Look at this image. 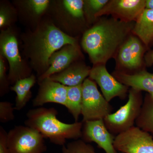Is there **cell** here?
<instances>
[{"label":"cell","instance_id":"6da1fadb","mask_svg":"<svg viewBox=\"0 0 153 153\" xmlns=\"http://www.w3.org/2000/svg\"><path fill=\"white\" fill-rule=\"evenodd\" d=\"M130 29L128 22L104 20L85 32L82 47L93 63L105 64L122 46Z\"/></svg>","mask_w":153,"mask_h":153},{"label":"cell","instance_id":"7a4b0ae2","mask_svg":"<svg viewBox=\"0 0 153 153\" xmlns=\"http://www.w3.org/2000/svg\"><path fill=\"white\" fill-rule=\"evenodd\" d=\"M54 108L38 107L28 111L25 125L38 131L45 139L57 146L66 145L67 140H77L82 135V122L66 123L57 119Z\"/></svg>","mask_w":153,"mask_h":153},{"label":"cell","instance_id":"3957f363","mask_svg":"<svg viewBox=\"0 0 153 153\" xmlns=\"http://www.w3.org/2000/svg\"><path fill=\"white\" fill-rule=\"evenodd\" d=\"M66 45H76V41L54 25H46L35 38L33 47V59L47 71L51 56Z\"/></svg>","mask_w":153,"mask_h":153},{"label":"cell","instance_id":"277c9868","mask_svg":"<svg viewBox=\"0 0 153 153\" xmlns=\"http://www.w3.org/2000/svg\"><path fill=\"white\" fill-rule=\"evenodd\" d=\"M143 99L141 91L131 88L128 91V100L125 104L103 119L109 131L116 136L135 126L140 112Z\"/></svg>","mask_w":153,"mask_h":153},{"label":"cell","instance_id":"5b68a950","mask_svg":"<svg viewBox=\"0 0 153 153\" xmlns=\"http://www.w3.org/2000/svg\"><path fill=\"white\" fill-rule=\"evenodd\" d=\"M113 107L100 93L96 82L87 78L82 84V121L104 119L112 113Z\"/></svg>","mask_w":153,"mask_h":153},{"label":"cell","instance_id":"8992f818","mask_svg":"<svg viewBox=\"0 0 153 153\" xmlns=\"http://www.w3.org/2000/svg\"><path fill=\"white\" fill-rule=\"evenodd\" d=\"M44 139L35 129L15 126L8 132V147L11 153H44L47 149Z\"/></svg>","mask_w":153,"mask_h":153},{"label":"cell","instance_id":"52a82bcc","mask_svg":"<svg viewBox=\"0 0 153 153\" xmlns=\"http://www.w3.org/2000/svg\"><path fill=\"white\" fill-rule=\"evenodd\" d=\"M114 146L122 153H153V137L151 134L134 126L116 136Z\"/></svg>","mask_w":153,"mask_h":153},{"label":"cell","instance_id":"ba28073f","mask_svg":"<svg viewBox=\"0 0 153 153\" xmlns=\"http://www.w3.org/2000/svg\"><path fill=\"white\" fill-rule=\"evenodd\" d=\"M0 44L2 53L7 59L10 65L9 82L11 84H15L19 79L30 76L23 67L16 36L7 31L3 32L1 36Z\"/></svg>","mask_w":153,"mask_h":153},{"label":"cell","instance_id":"9c48e42d","mask_svg":"<svg viewBox=\"0 0 153 153\" xmlns=\"http://www.w3.org/2000/svg\"><path fill=\"white\" fill-rule=\"evenodd\" d=\"M89 78L98 84L102 94L108 102L115 97H126L128 87L119 82L110 74L104 64H99L91 69Z\"/></svg>","mask_w":153,"mask_h":153},{"label":"cell","instance_id":"30bf717a","mask_svg":"<svg viewBox=\"0 0 153 153\" xmlns=\"http://www.w3.org/2000/svg\"><path fill=\"white\" fill-rule=\"evenodd\" d=\"M115 137L108 129L103 119L83 123L81 139L87 143H95L105 153H118L114 146Z\"/></svg>","mask_w":153,"mask_h":153},{"label":"cell","instance_id":"8fae6325","mask_svg":"<svg viewBox=\"0 0 153 153\" xmlns=\"http://www.w3.org/2000/svg\"><path fill=\"white\" fill-rule=\"evenodd\" d=\"M145 9V0H113L109 1L95 16L98 17L111 14L117 16L124 22H136Z\"/></svg>","mask_w":153,"mask_h":153},{"label":"cell","instance_id":"7c38bea8","mask_svg":"<svg viewBox=\"0 0 153 153\" xmlns=\"http://www.w3.org/2000/svg\"><path fill=\"white\" fill-rule=\"evenodd\" d=\"M39 84L40 88L38 94L33 100V106H43L46 103L52 102L66 107L67 86L49 78L44 79Z\"/></svg>","mask_w":153,"mask_h":153},{"label":"cell","instance_id":"4fadbf2b","mask_svg":"<svg viewBox=\"0 0 153 153\" xmlns=\"http://www.w3.org/2000/svg\"><path fill=\"white\" fill-rule=\"evenodd\" d=\"M78 55L79 51L76 45H66L59 51L55 52L49 59L48 69L39 76V83L52 75L68 68Z\"/></svg>","mask_w":153,"mask_h":153},{"label":"cell","instance_id":"5bb4252c","mask_svg":"<svg viewBox=\"0 0 153 153\" xmlns=\"http://www.w3.org/2000/svg\"><path fill=\"white\" fill-rule=\"evenodd\" d=\"M144 51L140 40L135 36H131L120 47L119 60L125 68L137 69L142 63Z\"/></svg>","mask_w":153,"mask_h":153},{"label":"cell","instance_id":"9a60e30c","mask_svg":"<svg viewBox=\"0 0 153 153\" xmlns=\"http://www.w3.org/2000/svg\"><path fill=\"white\" fill-rule=\"evenodd\" d=\"M113 76L128 87L138 91H145L153 97V73L143 70L134 74L117 72Z\"/></svg>","mask_w":153,"mask_h":153},{"label":"cell","instance_id":"2e32d148","mask_svg":"<svg viewBox=\"0 0 153 153\" xmlns=\"http://www.w3.org/2000/svg\"><path fill=\"white\" fill-rule=\"evenodd\" d=\"M90 71L88 67L85 66H71L48 78L66 86H76L82 84L87 76H89Z\"/></svg>","mask_w":153,"mask_h":153},{"label":"cell","instance_id":"e0dca14e","mask_svg":"<svg viewBox=\"0 0 153 153\" xmlns=\"http://www.w3.org/2000/svg\"><path fill=\"white\" fill-rule=\"evenodd\" d=\"M133 32L146 47H153V10L145 9L137 20Z\"/></svg>","mask_w":153,"mask_h":153},{"label":"cell","instance_id":"ac0fdd59","mask_svg":"<svg viewBox=\"0 0 153 153\" xmlns=\"http://www.w3.org/2000/svg\"><path fill=\"white\" fill-rule=\"evenodd\" d=\"M36 82V76L31 75L29 77L19 79L11 87V90L17 94L15 109L20 111L25 107L32 97L31 89Z\"/></svg>","mask_w":153,"mask_h":153},{"label":"cell","instance_id":"d6986e66","mask_svg":"<svg viewBox=\"0 0 153 153\" xmlns=\"http://www.w3.org/2000/svg\"><path fill=\"white\" fill-rule=\"evenodd\" d=\"M135 126L153 135V97L147 94L144 97L140 112Z\"/></svg>","mask_w":153,"mask_h":153},{"label":"cell","instance_id":"ffe728a7","mask_svg":"<svg viewBox=\"0 0 153 153\" xmlns=\"http://www.w3.org/2000/svg\"><path fill=\"white\" fill-rule=\"evenodd\" d=\"M82 100V84L67 86L66 107L74 118L75 122H78L81 115Z\"/></svg>","mask_w":153,"mask_h":153},{"label":"cell","instance_id":"44dd1931","mask_svg":"<svg viewBox=\"0 0 153 153\" xmlns=\"http://www.w3.org/2000/svg\"><path fill=\"white\" fill-rule=\"evenodd\" d=\"M62 153H97L94 147L82 139L74 140L62 146Z\"/></svg>","mask_w":153,"mask_h":153},{"label":"cell","instance_id":"7402d4cb","mask_svg":"<svg viewBox=\"0 0 153 153\" xmlns=\"http://www.w3.org/2000/svg\"><path fill=\"white\" fill-rule=\"evenodd\" d=\"M65 9L73 16L81 18L83 16L84 1L81 0H65L63 1Z\"/></svg>","mask_w":153,"mask_h":153},{"label":"cell","instance_id":"603a6c76","mask_svg":"<svg viewBox=\"0 0 153 153\" xmlns=\"http://www.w3.org/2000/svg\"><path fill=\"white\" fill-rule=\"evenodd\" d=\"M15 106L13 104L7 101L0 102V122L6 123L14 120Z\"/></svg>","mask_w":153,"mask_h":153},{"label":"cell","instance_id":"cb8c5ba5","mask_svg":"<svg viewBox=\"0 0 153 153\" xmlns=\"http://www.w3.org/2000/svg\"><path fill=\"white\" fill-rule=\"evenodd\" d=\"M6 69L4 63L2 56L0 58V87L1 96H2L7 92L9 88V80L6 75Z\"/></svg>","mask_w":153,"mask_h":153},{"label":"cell","instance_id":"d4e9b609","mask_svg":"<svg viewBox=\"0 0 153 153\" xmlns=\"http://www.w3.org/2000/svg\"><path fill=\"white\" fill-rule=\"evenodd\" d=\"M50 1L48 0H31L29 1V5L36 14H42L46 10Z\"/></svg>","mask_w":153,"mask_h":153},{"label":"cell","instance_id":"484cf974","mask_svg":"<svg viewBox=\"0 0 153 153\" xmlns=\"http://www.w3.org/2000/svg\"><path fill=\"white\" fill-rule=\"evenodd\" d=\"M7 134L3 126H0V153H11L7 146Z\"/></svg>","mask_w":153,"mask_h":153},{"label":"cell","instance_id":"4316f807","mask_svg":"<svg viewBox=\"0 0 153 153\" xmlns=\"http://www.w3.org/2000/svg\"><path fill=\"white\" fill-rule=\"evenodd\" d=\"M108 1L107 0H90L86 2L90 9L97 13L104 7Z\"/></svg>","mask_w":153,"mask_h":153},{"label":"cell","instance_id":"83f0119b","mask_svg":"<svg viewBox=\"0 0 153 153\" xmlns=\"http://www.w3.org/2000/svg\"><path fill=\"white\" fill-rule=\"evenodd\" d=\"M7 21V17L3 11H1L0 14V27H2L6 25Z\"/></svg>","mask_w":153,"mask_h":153},{"label":"cell","instance_id":"f1b7e54d","mask_svg":"<svg viewBox=\"0 0 153 153\" xmlns=\"http://www.w3.org/2000/svg\"><path fill=\"white\" fill-rule=\"evenodd\" d=\"M147 64L148 66H152L153 64V50L148 53L146 58Z\"/></svg>","mask_w":153,"mask_h":153},{"label":"cell","instance_id":"f546056e","mask_svg":"<svg viewBox=\"0 0 153 153\" xmlns=\"http://www.w3.org/2000/svg\"><path fill=\"white\" fill-rule=\"evenodd\" d=\"M146 9L153 10V0L146 1Z\"/></svg>","mask_w":153,"mask_h":153},{"label":"cell","instance_id":"4dcf8cb0","mask_svg":"<svg viewBox=\"0 0 153 153\" xmlns=\"http://www.w3.org/2000/svg\"></svg>","mask_w":153,"mask_h":153}]
</instances>
